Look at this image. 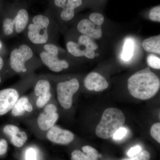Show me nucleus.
Wrapping results in <instances>:
<instances>
[{"mask_svg":"<svg viewBox=\"0 0 160 160\" xmlns=\"http://www.w3.org/2000/svg\"><path fill=\"white\" fill-rule=\"evenodd\" d=\"M8 149L7 141L5 139L0 140V156L6 154Z\"/></svg>","mask_w":160,"mask_h":160,"instance_id":"31","label":"nucleus"},{"mask_svg":"<svg viewBox=\"0 0 160 160\" xmlns=\"http://www.w3.org/2000/svg\"><path fill=\"white\" fill-rule=\"evenodd\" d=\"M160 87L159 78L149 67L134 73L128 80L129 93L140 100H148L153 97Z\"/></svg>","mask_w":160,"mask_h":160,"instance_id":"1","label":"nucleus"},{"mask_svg":"<svg viewBox=\"0 0 160 160\" xmlns=\"http://www.w3.org/2000/svg\"><path fill=\"white\" fill-rule=\"evenodd\" d=\"M84 84L88 90L96 92L103 91L109 86L105 78L97 72L89 73L84 80Z\"/></svg>","mask_w":160,"mask_h":160,"instance_id":"10","label":"nucleus"},{"mask_svg":"<svg viewBox=\"0 0 160 160\" xmlns=\"http://www.w3.org/2000/svg\"><path fill=\"white\" fill-rule=\"evenodd\" d=\"M33 55L32 50L26 45H22L18 49H13L10 57V65L12 69L17 72H26L27 69L25 63Z\"/></svg>","mask_w":160,"mask_h":160,"instance_id":"6","label":"nucleus"},{"mask_svg":"<svg viewBox=\"0 0 160 160\" xmlns=\"http://www.w3.org/2000/svg\"><path fill=\"white\" fill-rule=\"evenodd\" d=\"M149 18L152 21L154 22H160V6L153 7L149 12Z\"/></svg>","mask_w":160,"mask_h":160,"instance_id":"26","label":"nucleus"},{"mask_svg":"<svg viewBox=\"0 0 160 160\" xmlns=\"http://www.w3.org/2000/svg\"><path fill=\"white\" fill-rule=\"evenodd\" d=\"M79 87L78 81L75 78L58 84V99L63 108L67 109L71 108L72 104V97L77 92Z\"/></svg>","mask_w":160,"mask_h":160,"instance_id":"5","label":"nucleus"},{"mask_svg":"<svg viewBox=\"0 0 160 160\" xmlns=\"http://www.w3.org/2000/svg\"><path fill=\"white\" fill-rule=\"evenodd\" d=\"M150 135L152 137L158 142L160 143V123L158 122L153 124L150 129Z\"/></svg>","mask_w":160,"mask_h":160,"instance_id":"25","label":"nucleus"},{"mask_svg":"<svg viewBox=\"0 0 160 160\" xmlns=\"http://www.w3.org/2000/svg\"><path fill=\"white\" fill-rule=\"evenodd\" d=\"M32 107L27 97H22L18 99L15 103L12 111V115L14 117L22 115L26 111L31 112Z\"/></svg>","mask_w":160,"mask_h":160,"instance_id":"15","label":"nucleus"},{"mask_svg":"<svg viewBox=\"0 0 160 160\" xmlns=\"http://www.w3.org/2000/svg\"><path fill=\"white\" fill-rule=\"evenodd\" d=\"M44 49L46 52L50 54L58 55V49L56 46L52 44H46L44 46Z\"/></svg>","mask_w":160,"mask_h":160,"instance_id":"28","label":"nucleus"},{"mask_svg":"<svg viewBox=\"0 0 160 160\" xmlns=\"http://www.w3.org/2000/svg\"><path fill=\"white\" fill-rule=\"evenodd\" d=\"M134 50V42L131 38L125 40L123 45V50L121 54V58L125 62H129L133 55Z\"/></svg>","mask_w":160,"mask_h":160,"instance_id":"19","label":"nucleus"},{"mask_svg":"<svg viewBox=\"0 0 160 160\" xmlns=\"http://www.w3.org/2000/svg\"><path fill=\"white\" fill-rule=\"evenodd\" d=\"M3 65H4V62H3V60L2 58L0 57V71H1V69L2 68ZM1 82V76H0V83Z\"/></svg>","mask_w":160,"mask_h":160,"instance_id":"33","label":"nucleus"},{"mask_svg":"<svg viewBox=\"0 0 160 160\" xmlns=\"http://www.w3.org/2000/svg\"><path fill=\"white\" fill-rule=\"evenodd\" d=\"M143 49L148 52L160 54V36L148 38L143 41Z\"/></svg>","mask_w":160,"mask_h":160,"instance_id":"17","label":"nucleus"},{"mask_svg":"<svg viewBox=\"0 0 160 160\" xmlns=\"http://www.w3.org/2000/svg\"><path fill=\"white\" fill-rule=\"evenodd\" d=\"M50 83L46 80H39L34 88V93L37 97L44 96L50 92Z\"/></svg>","mask_w":160,"mask_h":160,"instance_id":"20","label":"nucleus"},{"mask_svg":"<svg viewBox=\"0 0 160 160\" xmlns=\"http://www.w3.org/2000/svg\"><path fill=\"white\" fill-rule=\"evenodd\" d=\"M150 157L151 155L149 152L143 150L132 157L124 158L121 160H150Z\"/></svg>","mask_w":160,"mask_h":160,"instance_id":"24","label":"nucleus"},{"mask_svg":"<svg viewBox=\"0 0 160 160\" xmlns=\"http://www.w3.org/2000/svg\"><path fill=\"white\" fill-rule=\"evenodd\" d=\"M57 108L53 104H49L45 107L44 111L39 116L38 124L41 130H49L54 126L58 119Z\"/></svg>","mask_w":160,"mask_h":160,"instance_id":"7","label":"nucleus"},{"mask_svg":"<svg viewBox=\"0 0 160 160\" xmlns=\"http://www.w3.org/2000/svg\"><path fill=\"white\" fill-rule=\"evenodd\" d=\"M82 0H67L66 6L61 12V17L64 21H68L74 16V9L79 7Z\"/></svg>","mask_w":160,"mask_h":160,"instance_id":"16","label":"nucleus"},{"mask_svg":"<svg viewBox=\"0 0 160 160\" xmlns=\"http://www.w3.org/2000/svg\"><path fill=\"white\" fill-rule=\"evenodd\" d=\"M66 48L69 53L75 57L85 56L92 59L96 57L95 51L98 46L92 39L83 35L79 38L78 43L68 42L66 44Z\"/></svg>","mask_w":160,"mask_h":160,"instance_id":"3","label":"nucleus"},{"mask_svg":"<svg viewBox=\"0 0 160 160\" xmlns=\"http://www.w3.org/2000/svg\"><path fill=\"white\" fill-rule=\"evenodd\" d=\"M4 133L10 138L11 142L16 147H22L27 140L26 132L20 131L17 126L8 125L3 129Z\"/></svg>","mask_w":160,"mask_h":160,"instance_id":"13","label":"nucleus"},{"mask_svg":"<svg viewBox=\"0 0 160 160\" xmlns=\"http://www.w3.org/2000/svg\"><path fill=\"white\" fill-rule=\"evenodd\" d=\"M147 64L149 67L153 69H160V59L153 54H150L147 58Z\"/></svg>","mask_w":160,"mask_h":160,"instance_id":"22","label":"nucleus"},{"mask_svg":"<svg viewBox=\"0 0 160 160\" xmlns=\"http://www.w3.org/2000/svg\"><path fill=\"white\" fill-rule=\"evenodd\" d=\"M33 24L28 26V38L32 43L42 44L46 43L49 38L48 27L49 20L47 17L38 15L32 19Z\"/></svg>","mask_w":160,"mask_h":160,"instance_id":"4","label":"nucleus"},{"mask_svg":"<svg viewBox=\"0 0 160 160\" xmlns=\"http://www.w3.org/2000/svg\"><path fill=\"white\" fill-rule=\"evenodd\" d=\"M49 141L60 145H67L74 139V135L69 130L63 129L57 126H53L47 132Z\"/></svg>","mask_w":160,"mask_h":160,"instance_id":"9","label":"nucleus"},{"mask_svg":"<svg viewBox=\"0 0 160 160\" xmlns=\"http://www.w3.org/2000/svg\"><path fill=\"white\" fill-rule=\"evenodd\" d=\"M141 151H142V147L141 146L138 145V146L132 147L127 152V155L129 157H132L139 153Z\"/></svg>","mask_w":160,"mask_h":160,"instance_id":"30","label":"nucleus"},{"mask_svg":"<svg viewBox=\"0 0 160 160\" xmlns=\"http://www.w3.org/2000/svg\"><path fill=\"white\" fill-rule=\"evenodd\" d=\"M26 160H37V153L33 148H29L26 151Z\"/></svg>","mask_w":160,"mask_h":160,"instance_id":"29","label":"nucleus"},{"mask_svg":"<svg viewBox=\"0 0 160 160\" xmlns=\"http://www.w3.org/2000/svg\"><path fill=\"white\" fill-rule=\"evenodd\" d=\"M89 20L96 26H101L104 22V16L101 13L94 12L89 17Z\"/></svg>","mask_w":160,"mask_h":160,"instance_id":"23","label":"nucleus"},{"mask_svg":"<svg viewBox=\"0 0 160 160\" xmlns=\"http://www.w3.org/2000/svg\"><path fill=\"white\" fill-rule=\"evenodd\" d=\"M1 43H0V47H1Z\"/></svg>","mask_w":160,"mask_h":160,"instance_id":"34","label":"nucleus"},{"mask_svg":"<svg viewBox=\"0 0 160 160\" xmlns=\"http://www.w3.org/2000/svg\"><path fill=\"white\" fill-rule=\"evenodd\" d=\"M19 94L16 89H6L0 91V115L6 114L12 109L18 99Z\"/></svg>","mask_w":160,"mask_h":160,"instance_id":"8","label":"nucleus"},{"mask_svg":"<svg viewBox=\"0 0 160 160\" xmlns=\"http://www.w3.org/2000/svg\"><path fill=\"white\" fill-rule=\"evenodd\" d=\"M67 0H54L55 5L57 7L64 9L66 6Z\"/></svg>","mask_w":160,"mask_h":160,"instance_id":"32","label":"nucleus"},{"mask_svg":"<svg viewBox=\"0 0 160 160\" xmlns=\"http://www.w3.org/2000/svg\"><path fill=\"white\" fill-rule=\"evenodd\" d=\"M29 20V15L26 9H21L18 12L16 16L12 19L16 31L18 33L22 32L26 28Z\"/></svg>","mask_w":160,"mask_h":160,"instance_id":"18","label":"nucleus"},{"mask_svg":"<svg viewBox=\"0 0 160 160\" xmlns=\"http://www.w3.org/2000/svg\"><path fill=\"white\" fill-rule=\"evenodd\" d=\"M126 118L122 112L117 108L110 107L104 111L102 119L96 129V134L103 139L112 137L118 129L123 127Z\"/></svg>","mask_w":160,"mask_h":160,"instance_id":"2","label":"nucleus"},{"mask_svg":"<svg viewBox=\"0 0 160 160\" xmlns=\"http://www.w3.org/2000/svg\"><path fill=\"white\" fill-rule=\"evenodd\" d=\"M14 24L13 23L12 19H5L3 22V28L4 33L6 35H9L13 33L14 29Z\"/></svg>","mask_w":160,"mask_h":160,"instance_id":"21","label":"nucleus"},{"mask_svg":"<svg viewBox=\"0 0 160 160\" xmlns=\"http://www.w3.org/2000/svg\"><path fill=\"white\" fill-rule=\"evenodd\" d=\"M77 28L80 32L92 39H99L102 36L101 26H96L95 25L89 20H81L78 24Z\"/></svg>","mask_w":160,"mask_h":160,"instance_id":"12","label":"nucleus"},{"mask_svg":"<svg viewBox=\"0 0 160 160\" xmlns=\"http://www.w3.org/2000/svg\"><path fill=\"white\" fill-rule=\"evenodd\" d=\"M128 133V130L125 127H122L118 129L112 136V138L114 140L119 141L124 138Z\"/></svg>","mask_w":160,"mask_h":160,"instance_id":"27","label":"nucleus"},{"mask_svg":"<svg viewBox=\"0 0 160 160\" xmlns=\"http://www.w3.org/2000/svg\"><path fill=\"white\" fill-rule=\"evenodd\" d=\"M83 152L76 149L71 153V160H98L99 154L97 150L91 146H86L82 148Z\"/></svg>","mask_w":160,"mask_h":160,"instance_id":"14","label":"nucleus"},{"mask_svg":"<svg viewBox=\"0 0 160 160\" xmlns=\"http://www.w3.org/2000/svg\"><path fill=\"white\" fill-rule=\"evenodd\" d=\"M40 55L44 64L52 71L59 72L69 67V63L65 60L59 59L58 55L50 54L46 51L41 52Z\"/></svg>","mask_w":160,"mask_h":160,"instance_id":"11","label":"nucleus"}]
</instances>
